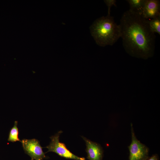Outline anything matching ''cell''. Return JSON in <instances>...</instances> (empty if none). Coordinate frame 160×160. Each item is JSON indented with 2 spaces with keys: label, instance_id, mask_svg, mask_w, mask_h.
<instances>
[{
  "label": "cell",
  "instance_id": "obj_1",
  "mask_svg": "<svg viewBox=\"0 0 160 160\" xmlns=\"http://www.w3.org/2000/svg\"><path fill=\"white\" fill-rule=\"evenodd\" d=\"M148 23L149 20L129 10L123 13L119 25L121 37L125 51L130 56L146 59L153 55L156 36Z\"/></svg>",
  "mask_w": 160,
  "mask_h": 160
},
{
  "label": "cell",
  "instance_id": "obj_2",
  "mask_svg": "<svg viewBox=\"0 0 160 160\" xmlns=\"http://www.w3.org/2000/svg\"><path fill=\"white\" fill-rule=\"evenodd\" d=\"M90 29L96 43L100 46L113 45L121 37L119 25L111 15L97 19Z\"/></svg>",
  "mask_w": 160,
  "mask_h": 160
},
{
  "label": "cell",
  "instance_id": "obj_3",
  "mask_svg": "<svg viewBox=\"0 0 160 160\" xmlns=\"http://www.w3.org/2000/svg\"><path fill=\"white\" fill-rule=\"evenodd\" d=\"M132 141L128 146L129 160H147L149 157V149L137 140L135 135L132 124L131 123Z\"/></svg>",
  "mask_w": 160,
  "mask_h": 160
},
{
  "label": "cell",
  "instance_id": "obj_4",
  "mask_svg": "<svg viewBox=\"0 0 160 160\" xmlns=\"http://www.w3.org/2000/svg\"><path fill=\"white\" fill-rule=\"evenodd\" d=\"M62 132V131H60L56 134L50 137V142L49 145L45 147L48 149L47 152H54L60 156L66 159L76 160H85V158L79 157L72 153L67 148L64 143L59 141V136Z\"/></svg>",
  "mask_w": 160,
  "mask_h": 160
},
{
  "label": "cell",
  "instance_id": "obj_5",
  "mask_svg": "<svg viewBox=\"0 0 160 160\" xmlns=\"http://www.w3.org/2000/svg\"><path fill=\"white\" fill-rule=\"evenodd\" d=\"M21 143L25 152L32 159L42 160L46 158L40 142L37 139H24L21 140Z\"/></svg>",
  "mask_w": 160,
  "mask_h": 160
},
{
  "label": "cell",
  "instance_id": "obj_6",
  "mask_svg": "<svg viewBox=\"0 0 160 160\" xmlns=\"http://www.w3.org/2000/svg\"><path fill=\"white\" fill-rule=\"evenodd\" d=\"M141 15L148 20L160 17V1L145 0Z\"/></svg>",
  "mask_w": 160,
  "mask_h": 160
},
{
  "label": "cell",
  "instance_id": "obj_7",
  "mask_svg": "<svg viewBox=\"0 0 160 160\" xmlns=\"http://www.w3.org/2000/svg\"><path fill=\"white\" fill-rule=\"evenodd\" d=\"M82 137L86 143L87 158L89 160H103V152L100 145Z\"/></svg>",
  "mask_w": 160,
  "mask_h": 160
},
{
  "label": "cell",
  "instance_id": "obj_8",
  "mask_svg": "<svg viewBox=\"0 0 160 160\" xmlns=\"http://www.w3.org/2000/svg\"><path fill=\"white\" fill-rule=\"evenodd\" d=\"M129 6V10L135 13L141 15L145 0H127Z\"/></svg>",
  "mask_w": 160,
  "mask_h": 160
},
{
  "label": "cell",
  "instance_id": "obj_9",
  "mask_svg": "<svg viewBox=\"0 0 160 160\" xmlns=\"http://www.w3.org/2000/svg\"><path fill=\"white\" fill-rule=\"evenodd\" d=\"M18 122L17 121H15L13 127L10 130L9 132L8 140L12 142H15L17 141H20L21 142V140L19 138V131L17 127Z\"/></svg>",
  "mask_w": 160,
  "mask_h": 160
},
{
  "label": "cell",
  "instance_id": "obj_10",
  "mask_svg": "<svg viewBox=\"0 0 160 160\" xmlns=\"http://www.w3.org/2000/svg\"><path fill=\"white\" fill-rule=\"evenodd\" d=\"M149 25L151 30L153 33L160 35V17L149 20Z\"/></svg>",
  "mask_w": 160,
  "mask_h": 160
},
{
  "label": "cell",
  "instance_id": "obj_11",
  "mask_svg": "<svg viewBox=\"0 0 160 160\" xmlns=\"http://www.w3.org/2000/svg\"><path fill=\"white\" fill-rule=\"evenodd\" d=\"M104 2L108 7V14L107 15H110V11L111 7L112 6L116 7V0H105Z\"/></svg>",
  "mask_w": 160,
  "mask_h": 160
},
{
  "label": "cell",
  "instance_id": "obj_12",
  "mask_svg": "<svg viewBox=\"0 0 160 160\" xmlns=\"http://www.w3.org/2000/svg\"><path fill=\"white\" fill-rule=\"evenodd\" d=\"M147 160H159V158L158 154H155L149 157Z\"/></svg>",
  "mask_w": 160,
  "mask_h": 160
},
{
  "label": "cell",
  "instance_id": "obj_13",
  "mask_svg": "<svg viewBox=\"0 0 160 160\" xmlns=\"http://www.w3.org/2000/svg\"><path fill=\"white\" fill-rule=\"evenodd\" d=\"M31 160H34V159H31Z\"/></svg>",
  "mask_w": 160,
  "mask_h": 160
},
{
  "label": "cell",
  "instance_id": "obj_14",
  "mask_svg": "<svg viewBox=\"0 0 160 160\" xmlns=\"http://www.w3.org/2000/svg\"></svg>",
  "mask_w": 160,
  "mask_h": 160
}]
</instances>
